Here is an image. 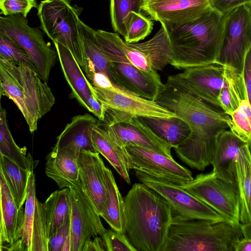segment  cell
<instances>
[{
    "mask_svg": "<svg viewBox=\"0 0 251 251\" xmlns=\"http://www.w3.org/2000/svg\"><path fill=\"white\" fill-rule=\"evenodd\" d=\"M156 101L189 125L188 137L174 150L193 169L203 171L211 164L217 138L229 129L230 117L220 107L207 103L167 80Z\"/></svg>",
    "mask_w": 251,
    "mask_h": 251,
    "instance_id": "cell-1",
    "label": "cell"
},
{
    "mask_svg": "<svg viewBox=\"0 0 251 251\" xmlns=\"http://www.w3.org/2000/svg\"><path fill=\"white\" fill-rule=\"evenodd\" d=\"M123 232L136 251H163L173 215L169 203L143 183L124 198Z\"/></svg>",
    "mask_w": 251,
    "mask_h": 251,
    "instance_id": "cell-2",
    "label": "cell"
},
{
    "mask_svg": "<svg viewBox=\"0 0 251 251\" xmlns=\"http://www.w3.org/2000/svg\"><path fill=\"white\" fill-rule=\"evenodd\" d=\"M224 17V14L213 8L190 22L164 23L173 52L171 65L177 69L185 70L219 61Z\"/></svg>",
    "mask_w": 251,
    "mask_h": 251,
    "instance_id": "cell-3",
    "label": "cell"
},
{
    "mask_svg": "<svg viewBox=\"0 0 251 251\" xmlns=\"http://www.w3.org/2000/svg\"><path fill=\"white\" fill-rule=\"evenodd\" d=\"M0 96L12 100L24 116L30 132L55 103L51 90L37 71L0 59Z\"/></svg>",
    "mask_w": 251,
    "mask_h": 251,
    "instance_id": "cell-4",
    "label": "cell"
},
{
    "mask_svg": "<svg viewBox=\"0 0 251 251\" xmlns=\"http://www.w3.org/2000/svg\"><path fill=\"white\" fill-rule=\"evenodd\" d=\"M243 237L241 226L227 222L173 217L163 251H234Z\"/></svg>",
    "mask_w": 251,
    "mask_h": 251,
    "instance_id": "cell-5",
    "label": "cell"
},
{
    "mask_svg": "<svg viewBox=\"0 0 251 251\" xmlns=\"http://www.w3.org/2000/svg\"><path fill=\"white\" fill-rule=\"evenodd\" d=\"M149 40L139 43H128L117 33L95 30V35L101 50L109 61L129 63L147 72L161 71L173 60L172 49L164 23Z\"/></svg>",
    "mask_w": 251,
    "mask_h": 251,
    "instance_id": "cell-6",
    "label": "cell"
},
{
    "mask_svg": "<svg viewBox=\"0 0 251 251\" xmlns=\"http://www.w3.org/2000/svg\"><path fill=\"white\" fill-rule=\"evenodd\" d=\"M41 28L53 42L68 48L82 70L84 53L79 28L83 9L69 0H44L37 8Z\"/></svg>",
    "mask_w": 251,
    "mask_h": 251,
    "instance_id": "cell-7",
    "label": "cell"
},
{
    "mask_svg": "<svg viewBox=\"0 0 251 251\" xmlns=\"http://www.w3.org/2000/svg\"><path fill=\"white\" fill-rule=\"evenodd\" d=\"M178 185L213 209L227 222L241 226L236 182L226 181L211 172L199 174L192 180Z\"/></svg>",
    "mask_w": 251,
    "mask_h": 251,
    "instance_id": "cell-8",
    "label": "cell"
},
{
    "mask_svg": "<svg viewBox=\"0 0 251 251\" xmlns=\"http://www.w3.org/2000/svg\"><path fill=\"white\" fill-rule=\"evenodd\" d=\"M0 31L18 42L31 57L40 75L47 82L58 58L56 49L47 43L42 32L30 26L21 15L0 17Z\"/></svg>",
    "mask_w": 251,
    "mask_h": 251,
    "instance_id": "cell-9",
    "label": "cell"
},
{
    "mask_svg": "<svg viewBox=\"0 0 251 251\" xmlns=\"http://www.w3.org/2000/svg\"><path fill=\"white\" fill-rule=\"evenodd\" d=\"M139 181L151 188L169 203L173 217L183 220L203 219L213 223L227 222L210 206L171 181L134 171Z\"/></svg>",
    "mask_w": 251,
    "mask_h": 251,
    "instance_id": "cell-10",
    "label": "cell"
},
{
    "mask_svg": "<svg viewBox=\"0 0 251 251\" xmlns=\"http://www.w3.org/2000/svg\"><path fill=\"white\" fill-rule=\"evenodd\" d=\"M224 15L219 61L243 72L246 56L251 48V4L237 7Z\"/></svg>",
    "mask_w": 251,
    "mask_h": 251,
    "instance_id": "cell-11",
    "label": "cell"
},
{
    "mask_svg": "<svg viewBox=\"0 0 251 251\" xmlns=\"http://www.w3.org/2000/svg\"><path fill=\"white\" fill-rule=\"evenodd\" d=\"M103 124L121 147L132 146L149 149L173 158L172 147L138 117L121 115L106 110Z\"/></svg>",
    "mask_w": 251,
    "mask_h": 251,
    "instance_id": "cell-12",
    "label": "cell"
},
{
    "mask_svg": "<svg viewBox=\"0 0 251 251\" xmlns=\"http://www.w3.org/2000/svg\"><path fill=\"white\" fill-rule=\"evenodd\" d=\"M226 67L218 61L186 69L170 75L167 80L203 101L220 107L218 98L221 90L226 85Z\"/></svg>",
    "mask_w": 251,
    "mask_h": 251,
    "instance_id": "cell-13",
    "label": "cell"
},
{
    "mask_svg": "<svg viewBox=\"0 0 251 251\" xmlns=\"http://www.w3.org/2000/svg\"><path fill=\"white\" fill-rule=\"evenodd\" d=\"M69 188L70 251H82L88 240L101 236L106 229L100 220V215L81 186Z\"/></svg>",
    "mask_w": 251,
    "mask_h": 251,
    "instance_id": "cell-14",
    "label": "cell"
},
{
    "mask_svg": "<svg viewBox=\"0 0 251 251\" xmlns=\"http://www.w3.org/2000/svg\"><path fill=\"white\" fill-rule=\"evenodd\" d=\"M93 89L97 98L106 110L114 113L138 118L177 117L156 101L143 98L114 85L107 88L93 86Z\"/></svg>",
    "mask_w": 251,
    "mask_h": 251,
    "instance_id": "cell-15",
    "label": "cell"
},
{
    "mask_svg": "<svg viewBox=\"0 0 251 251\" xmlns=\"http://www.w3.org/2000/svg\"><path fill=\"white\" fill-rule=\"evenodd\" d=\"M129 170L180 185L193 179L191 172L173 158L149 149L136 146L125 147Z\"/></svg>",
    "mask_w": 251,
    "mask_h": 251,
    "instance_id": "cell-16",
    "label": "cell"
},
{
    "mask_svg": "<svg viewBox=\"0 0 251 251\" xmlns=\"http://www.w3.org/2000/svg\"><path fill=\"white\" fill-rule=\"evenodd\" d=\"M53 43L64 77L71 89L70 97L103 122L106 109L97 98L93 85L71 51L58 42Z\"/></svg>",
    "mask_w": 251,
    "mask_h": 251,
    "instance_id": "cell-17",
    "label": "cell"
},
{
    "mask_svg": "<svg viewBox=\"0 0 251 251\" xmlns=\"http://www.w3.org/2000/svg\"><path fill=\"white\" fill-rule=\"evenodd\" d=\"M111 81L121 89L156 101L163 86L157 72H147L121 61H109Z\"/></svg>",
    "mask_w": 251,
    "mask_h": 251,
    "instance_id": "cell-18",
    "label": "cell"
},
{
    "mask_svg": "<svg viewBox=\"0 0 251 251\" xmlns=\"http://www.w3.org/2000/svg\"><path fill=\"white\" fill-rule=\"evenodd\" d=\"M24 251H49L42 203L36 196L35 175H30L21 238Z\"/></svg>",
    "mask_w": 251,
    "mask_h": 251,
    "instance_id": "cell-19",
    "label": "cell"
},
{
    "mask_svg": "<svg viewBox=\"0 0 251 251\" xmlns=\"http://www.w3.org/2000/svg\"><path fill=\"white\" fill-rule=\"evenodd\" d=\"M142 10L160 23L180 24L213 9L210 0H144Z\"/></svg>",
    "mask_w": 251,
    "mask_h": 251,
    "instance_id": "cell-20",
    "label": "cell"
},
{
    "mask_svg": "<svg viewBox=\"0 0 251 251\" xmlns=\"http://www.w3.org/2000/svg\"><path fill=\"white\" fill-rule=\"evenodd\" d=\"M77 161L81 187L100 215L106 198V166L99 153L89 150H82Z\"/></svg>",
    "mask_w": 251,
    "mask_h": 251,
    "instance_id": "cell-21",
    "label": "cell"
},
{
    "mask_svg": "<svg viewBox=\"0 0 251 251\" xmlns=\"http://www.w3.org/2000/svg\"><path fill=\"white\" fill-rule=\"evenodd\" d=\"M0 247L21 238L25 208H18L3 174L0 172Z\"/></svg>",
    "mask_w": 251,
    "mask_h": 251,
    "instance_id": "cell-22",
    "label": "cell"
},
{
    "mask_svg": "<svg viewBox=\"0 0 251 251\" xmlns=\"http://www.w3.org/2000/svg\"><path fill=\"white\" fill-rule=\"evenodd\" d=\"M78 157L69 149L54 145L46 157V175L60 189L81 186Z\"/></svg>",
    "mask_w": 251,
    "mask_h": 251,
    "instance_id": "cell-23",
    "label": "cell"
},
{
    "mask_svg": "<svg viewBox=\"0 0 251 251\" xmlns=\"http://www.w3.org/2000/svg\"><path fill=\"white\" fill-rule=\"evenodd\" d=\"M98 122L96 118L88 113L73 117L57 137L55 145L69 149L78 157L82 150L96 152L92 137Z\"/></svg>",
    "mask_w": 251,
    "mask_h": 251,
    "instance_id": "cell-24",
    "label": "cell"
},
{
    "mask_svg": "<svg viewBox=\"0 0 251 251\" xmlns=\"http://www.w3.org/2000/svg\"><path fill=\"white\" fill-rule=\"evenodd\" d=\"M247 144L229 129L218 136L211 165L213 171L219 177L226 181L236 182L235 163L241 148Z\"/></svg>",
    "mask_w": 251,
    "mask_h": 251,
    "instance_id": "cell-25",
    "label": "cell"
},
{
    "mask_svg": "<svg viewBox=\"0 0 251 251\" xmlns=\"http://www.w3.org/2000/svg\"><path fill=\"white\" fill-rule=\"evenodd\" d=\"M92 140L95 151L109 162L126 183L130 184L125 148L120 146L105 126L99 122L94 130Z\"/></svg>",
    "mask_w": 251,
    "mask_h": 251,
    "instance_id": "cell-26",
    "label": "cell"
},
{
    "mask_svg": "<svg viewBox=\"0 0 251 251\" xmlns=\"http://www.w3.org/2000/svg\"><path fill=\"white\" fill-rule=\"evenodd\" d=\"M79 28L84 53L82 71L86 77L90 81L96 75L104 74L111 79L110 62L98 44L95 30L80 20Z\"/></svg>",
    "mask_w": 251,
    "mask_h": 251,
    "instance_id": "cell-27",
    "label": "cell"
},
{
    "mask_svg": "<svg viewBox=\"0 0 251 251\" xmlns=\"http://www.w3.org/2000/svg\"><path fill=\"white\" fill-rule=\"evenodd\" d=\"M236 182L240 198L241 225L251 224V155L249 144L240 149L235 163Z\"/></svg>",
    "mask_w": 251,
    "mask_h": 251,
    "instance_id": "cell-28",
    "label": "cell"
},
{
    "mask_svg": "<svg viewBox=\"0 0 251 251\" xmlns=\"http://www.w3.org/2000/svg\"><path fill=\"white\" fill-rule=\"evenodd\" d=\"M48 240L56 229L70 216V188H65L52 192L42 203Z\"/></svg>",
    "mask_w": 251,
    "mask_h": 251,
    "instance_id": "cell-29",
    "label": "cell"
},
{
    "mask_svg": "<svg viewBox=\"0 0 251 251\" xmlns=\"http://www.w3.org/2000/svg\"><path fill=\"white\" fill-rule=\"evenodd\" d=\"M140 121L150 127L172 148H175L188 137L191 129L187 123L176 117L170 118L138 117Z\"/></svg>",
    "mask_w": 251,
    "mask_h": 251,
    "instance_id": "cell-30",
    "label": "cell"
},
{
    "mask_svg": "<svg viewBox=\"0 0 251 251\" xmlns=\"http://www.w3.org/2000/svg\"><path fill=\"white\" fill-rule=\"evenodd\" d=\"M106 198L102 213L100 215L115 230L123 232L124 199L116 184L111 171L105 169Z\"/></svg>",
    "mask_w": 251,
    "mask_h": 251,
    "instance_id": "cell-31",
    "label": "cell"
},
{
    "mask_svg": "<svg viewBox=\"0 0 251 251\" xmlns=\"http://www.w3.org/2000/svg\"><path fill=\"white\" fill-rule=\"evenodd\" d=\"M32 171L21 167L9 157L0 154V172L3 174L19 208L25 202Z\"/></svg>",
    "mask_w": 251,
    "mask_h": 251,
    "instance_id": "cell-32",
    "label": "cell"
},
{
    "mask_svg": "<svg viewBox=\"0 0 251 251\" xmlns=\"http://www.w3.org/2000/svg\"><path fill=\"white\" fill-rule=\"evenodd\" d=\"M226 85L221 90L218 100L220 108L230 116L248 94L243 71L226 66Z\"/></svg>",
    "mask_w": 251,
    "mask_h": 251,
    "instance_id": "cell-33",
    "label": "cell"
},
{
    "mask_svg": "<svg viewBox=\"0 0 251 251\" xmlns=\"http://www.w3.org/2000/svg\"><path fill=\"white\" fill-rule=\"evenodd\" d=\"M5 109L0 110V153L6 156L21 167L33 171L34 164L29 153L26 155L25 147H19L14 140L8 128Z\"/></svg>",
    "mask_w": 251,
    "mask_h": 251,
    "instance_id": "cell-34",
    "label": "cell"
},
{
    "mask_svg": "<svg viewBox=\"0 0 251 251\" xmlns=\"http://www.w3.org/2000/svg\"><path fill=\"white\" fill-rule=\"evenodd\" d=\"M144 0H110V14L113 30L124 38L130 13H141Z\"/></svg>",
    "mask_w": 251,
    "mask_h": 251,
    "instance_id": "cell-35",
    "label": "cell"
},
{
    "mask_svg": "<svg viewBox=\"0 0 251 251\" xmlns=\"http://www.w3.org/2000/svg\"><path fill=\"white\" fill-rule=\"evenodd\" d=\"M229 116V130L241 140L249 143L251 140V104L248 97L242 99Z\"/></svg>",
    "mask_w": 251,
    "mask_h": 251,
    "instance_id": "cell-36",
    "label": "cell"
},
{
    "mask_svg": "<svg viewBox=\"0 0 251 251\" xmlns=\"http://www.w3.org/2000/svg\"><path fill=\"white\" fill-rule=\"evenodd\" d=\"M0 59L26 66L38 72L26 51L13 38L0 31Z\"/></svg>",
    "mask_w": 251,
    "mask_h": 251,
    "instance_id": "cell-37",
    "label": "cell"
},
{
    "mask_svg": "<svg viewBox=\"0 0 251 251\" xmlns=\"http://www.w3.org/2000/svg\"><path fill=\"white\" fill-rule=\"evenodd\" d=\"M153 22L141 13L132 12L128 16L124 40L135 43L144 39L151 32Z\"/></svg>",
    "mask_w": 251,
    "mask_h": 251,
    "instance_id": "cell-38",
    "label": "cell"
},
{
    "mask_svg": "<svg viewBox=\"0 0 251 251\" xmlns=\"http://www.w3.org/2000/svg\"><path fill=\"white\" fill-rule=\"evenodd\" d=\"M48 249L49 251H70V215L50 238Z\"/></svg>",
    "mask_w": 251,
    "mask_h": 251,
    "instance_id": "cell-39",
    "label": "cell"
},
{
    "mask_svg": "<svg viewBox=\"0 0 251 251\" xmlns=\"http://www.w3.org/2000/svg\"><path fill=\"white\" fill-rule=\"evenodd\" d=\"M106 251H136L123 232L106 229L100 236Z\"/></svg>",
    "mask_w": 251,
    "mask_h": 251,
    "instance_id": "cell-40",
    "label": "cell"
},
{
    "mask_svg": "<svg viewBox=\"0 0 251 251\" xmlns=\"http://www.w3.org/2000/svg\"><path fill=\"white\" fill-rule=\"evenodd\" d=\"M36 0H0V14L4 16L21 15L26 18L33 8L38 7Z\"/></svg>",
    "mask_w": 251,
    "mask_h": 251,
    "instance_id": "cell-41",
    "label": "cell"
},
{
    "mask_svg": "<svg viewBox=\"0 0 251 251\" xmlns=\"http://www.w3.org/2000/svg\"><path fill=\"white\" fill-rule=\"evenodd\" d=\"M214 9L225 14L243 5L251 4V0H210Z\"/></svg>",
    "mask_w": 251,
    "mask_h": 251,
    "instance_id": "cell-42",
    "label": "cell"
},
{
    "mask_svg": "<svg viewBox=\"0 0 251 251\" xmlns=\"http://www.w3.org/2000/svg\"><path fill=\"white\" fill-rule=\"evenodd\" d=\"M243 74L248 98L251 104V48L246 56Z\"/></svg>",
    "mask_w": 251,
    "mask_h": 251,
    "instance_id": "cell-43",
    "label": "cell"
},
{
    "mask_svg": "<svg viewBox=\"0 0 251 251\" xmlns=\"http://www.w3.org/2000/svg\"><path fill=\"white\" fill-rule=\"evenodd\" d=\"M82 251H106L101 237L97 236L88 240Z\"/></svg>",
    "mask_w": 251,
    "mask_h": 251,
    "instance_id": "cell-44",
    "label": "cell"
},
{
    "mask_svg": "<svg viewBox=\"0 0 251 251\" xmlns=\"http://www.w3.org/2000/svg\"><path fill=\"white\" fill-rule=\"evenodd\" d=\"M234 251H251V238L244 237L239 240L235 245Z\"/></svg>",
    "mask_w": 251,
    "mask_h": 251,
    "instance_id": "cell-45",
    "label": "cell"
},
{
    "mask_svg": "<svg viewBox=\"0 0 251 251\" xmlns=\"http://www.w3.org/2000/svg\"><path fill=\"white\" fill-rule=\"evenodd\" d=\"M241 229L244 237L251 238V224L242 225Z\"/></svg>",
    "mask_w": 251,
    "mask_h": 251,
    "instance_id": "cell-46",
    "label": "cell"
},
{
    "mask_svg": "<svg viewBox=\"0 0 251 251\" xmlns=\"http://www.w3.org/2000/svg\"><path fill=\"white\" fill-rule=\"evenodd\" d=\"M249 148H250V154H251V140L250 141V142L249 143Z\"/></svg>",
    "mask_w": 251,
    "mask_h": 251,
    "instance_id": "cell-47",
    "label": "cell"
},
{
    "mask_svg": "<svg viewBox=\"0 0 251 251\" xmlns=\"http://www.w3.org/2000/svg\"></svg>",
    "mask_w": 251,
    "mask_h": 251,
    "instance_id": "cell-48",
    "label": "cell"
}]
</instances>
